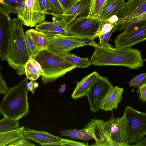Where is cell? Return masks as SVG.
<instances>
[{
	"label": "cell",
	"mask_w": 146,
	"mask_h": 146,
	"mask_svg": "<svg viewBox=\"0 0 146 146\" xmlns=\"http://www.w3.org/2000/svg\"><path fill=\"white\" fill-rule=\"evenodd\" d=\"M106 0H91L88 18L90 20L96 18L105 6Z\"/></svg>",
	"instance_id": "27"
},
{
	"label": "cell",
	"mask_w": 146,
	"mask_h": 146,
	"mask_svg": "<svg viewBox=\"0 0 146 146\" xmlns=\"http://www.w3.org/2000/svg\"><path fill=\"white\" fill-rule=\"evenodd\" d=\"M29 59L33 65L39 72L40 76H41L43 73V71L40 64L33 58H31Z\"/></svg>",
	"instance_id": "42"
},
{
	"label": "cell",
	"mask_w": 146,
	"mask_h": 146,
	"mask_svg": "<svg viewBox=\"0 0 146 146\" xmlns=\"http://www.w3.org/2000/svg\"><path fill=\"white\" fill-rule=\"evenodd\" d=\"M34 81L33 85L34 86L35 88V89L36 88H37L39 86V84L38 83Z\"/></svg>",
	"instance_id": "47"
},
{
	"label": "cell",
	"mask_w": 146,
	"mask_h": 146,
	"mask_svg": "<svg viewBox=\"0 0 146 146\" xmlns=\"http://www.w3.org/2000/svg\"><path fill=\"white\" fill-rule=\"evenodd\" d=\"M0 93L5 95L9 89L3 79L1 72L0 73Z\"/></svg>",
	"instance_id": "39"
},
{
	"label": "cell",
	"mask_w": 146,
	"mask_h": 146,
	"mask_svg": "<svg viewBox=\"0 0 146 146\" xmlns=\"http://www.w3.org/2000/svg\"><path fill=\"white\" fill-rule=\"evenodd\" d=\"M61 56L76 66L77 68H86L92 64L91 61L88 58H80L70 52Z\"/></svg>",
	"instance_id": "26"
},
{
	"label": "cell",
	"mask_w": 146,
	"mask_h": 146,
	"mask_svg": "<svg viewBox=\"0 0 146 146\" xmlns=\"http://www.w3.org/2000/svg\"><path fill=\"white\" fill-rule=\"evenodd\" d=\"M66 85L65 84H61L59 90V92L60 93H64L66 90Z\"/></svg>",
	"instance_id": "45"
},
{
	"label": "cell",
	"mask_w": 146,
	"mask_h": 146,
	"mask_svg": "<svg viewBox=\"0 0 146 146\" xmlns=\"http://www.w3.org/2000/svg\"><path fill=\"white\" fill-rule=\"evenodd\" d=\"M34 81L31 80L30 82H28L27 84V86L28 90L30 91L33 94H34V92L35 90L33 85Z\"/></svg>",
	"instance_id": "43"
},
{
	"label": "cell",
	"mask_w": 146,
	"mask_h": 146,
	"mask_svg": "<svg viewBox=\"0 0 146 146\" xmlns=\"http://www.w3.org/2000/svg\"><path fill=\"white\" fill-rule=\"evenodd\" d=\"M11 19L10 13L0 7V56L2 61L5 60Z\"/></svg>",
	"instance_id": "16"
},
{
	"label": "cell",
	"mask_w": 146,
	"mask_h": 146,
	"mask_svg": "<svg viewBox=\"0 0 146 146\" xmlns=\"http://www.w3.org/2000/svg\"></svg>",
	"instance_id": "50"
},
{
	"label": "cell",
	"mask_w": 146,
	"mask_h": 146,
	"mask_svg": "<svg viewBox=\"0 0 146 146\" xmlns=\"http://www.w3.org/2000/svg\"><path fill=\"white\" fill-rule=\"evenodd\" d=\"M101 23L97 18L90 20L87 16L78 17L67 26L68 35L93 40L96 38Z\"/></svg>",
	"instance_id": "7"
},
{
	"label": "cell",
	"mask_w": 146,
	"mask_h": 146,
	"mask_svg": "<svg viewBox=\"0 0 146 146\" xmlns=\"http://www.w3.org/2000/svg\"><path fill=\"white\" fill-rule=\"evenodd\" d=\"M113 86L107 77L100 75L94 81L86 95L91 111L96 112L100 109L103 100Z\"/></svg>",
	"instance_id": "8"
},
{
	"label": "cell",
	"mask_w": 146,
	"mask_h": 146,
	"mask_svg": "<svg viewBox=\"0 0 146 146\" xmlns=\"http://www.w3.org/2000/svg\"><path fill=\"white\" fill-rule=\"evenodd\" d=\"M146 12V0H129L124 2L116 15L119 19L139 16Z\"/></svg>",
	"instance_id": "14"
},
{
	"label": "cell",
	"mask_w": 146,
	"mask_h": 146,
	"mask_svg": "<svg viewBox=\"0 0 146 146\" xmlns=\"http://www.w3.org/2000/svg\"><path fill=\"white\" fill-rule=\"evenodd\" d=\"M33 58L41 66L43 73L41 78L44 84L54 81L76 67L61 55L47 49L39 50Z\"/></svg>",
	"instance_id": "4"
},
{
	"label": "cell",
	"mask_w": 146,
	"mask_h": 146,
	"mask_svg": "<svg viewBox=\"0 0 146 146\" xmlns=\"http://www.w3.org/2000/svg\"><path fill=\"white\" fill-rule=\"evenodd\" d=\"M61 136H68L72 138L86 141L94 140L93 137L85 128L80 129H71L60 131Z\"/></svg>",
	"instance_id": "25"
},
{
	"label": "cell",
	"mask_w": 146,
	"mask_h": 146,
	"mask_svg": "<svg viewBox=\"0 0 146 146\" xmlns=\"http://www.w3.org/2000/svg\"><path fill=\"white\" fill-rule=\"evenodd\" d=\"M9 146H33V144L29 142L24 137L9 144Z\"/></svg>",
	"instance_id": "35"
},
{
	"label": "cell",
	"mask_w": 146,
	"mask_h": 146,
	"mask_svg": "<svg viewBox=\"0 0 146 146\" xmlns=\"http://www.w3.org/2000/svg\"><path fill=\"white\" fill-rule=\"evenodd\" d=\"M146 22V12L135 17L119 19L114 26V31H123L126 33Z\"/></svg>",
	"instance_id": "19"
},
{
	"label": "cell",
	"mask_w": 146,
	"mask_h": 146,
	"mask_svg": "<svg viewBox=\"0 0 146 146\" xmlns=\"http://www.w3.org/2000/svg\"><path fill=\"white\" fill-rule=\"evenodd\" d=\"M113 27L114 26L111 24L101 23L97 33L96 37L110 31Z\"/></svg>",
	"instance_id": "33"
},
{
	"label": "cell",
	"mask_w": 146,
	"mask_h": 146,
	"mask_svg": "<svg viewBox=\"0 0 146 146\" xmlns=\"http://www.w3.org/2000/svg\"><path fill=\"white\" fill-rule=\"evenodd\" d=\"M23 25L18 18L11 19L5 57L9 65L19 76L25 74V65L30 59Z\"/></svg>",
	"instance_id": "2"
},
{
	"label": "cell",
	"mask_w": 146,
	"mask_h": 146,
	"mask_svg": "<svg viewBox=\"0 0 146 146\" xmlns=\"http://www.w3.org/2000/svg\"><path fill=\"white\" fill-rule=\"evenodd\" d=\"M137 92L139 95V99L143 102H146V84L139 88Z\"/></svg>",
	"instance_id": "38"
},
{
	"label": "cell",
	"mask_w": 146,
	"mask_h": 146,
	"mask_svg": "<svg viewBox=\"0 0 146 146\" xmlns=\"http://www.w3.org/2000/svg\"><path fill=\"white\" fill-rule=\"evenodd\" d=\"M144 61H146V58L144 59Z\"/></svg>",
	"instance_id": "48"
},
{
	"label": "cell",
	"mask_w": 146,
	"mask_h": 146,
	"mask_svg": "<svg viewBox=\"0 0 146 146\" xmlns=\"http://www.w3.org/2000/svg\"><path fill=\"white\" fill-rule=\"evenodd\" d=\"M28 78L26 77L12 87L5 95L0 104V111L4 117L19 120L28 115L29 108L28 101Z\"/></svg>",
	"instance_id": "3"
},
{
	"label": "cell",
	"mask_w": 146,
	"mask_h": 146,
	"mask_svg": "<svg viewBox=\"0 0 146 146\" xmlns=\"http://www.w3.org/2000/svg\"><path fill=\"white\" fill-rule=\"evenodd\" d=\"M19 120L4 117L0 120V133L13 131L19 127Z\"/></svg>",
	"instance_id": "28"
},
{
	"label": "cell",
	"mask_w": 146,
	"mask_h": 146,
	"mask_svg": "<svg viewBox=\"0 0 146 146\" xmlns=\"http://www.w3.org/2000/svg\"><path fill=\"white\" fill-rule=\"evenodd\" d=\"M104 127L107 135L115 146H129L125 138L124 117H111L105 121Z\"/></svg>",
	"instance_id": "10"
},
{
	"label": "cell",
	"mask_w": 146,
	"mask_h": 146,
	"mask_svg": "<svg viewBox=\"0 0 146 146\" xmlns=\"http://www.w3.org/2000/svg\"><path fill=\"white\" fill-rule=\"evenodd\" d=\"M25 39L27 40L31 48L34 56L38 51H39V50L30 34L27 31L25 33Z\"/></svg>",
	"instance_id": "34"
},
{
	"label": "cell",
	"mask_w": 146,
	"mask_h": 146,
	"mask_svg": "<svg viewBox=\"0 0 146 146\" xmlns=\"http://www.w3.org/2000/svg\"><path fill=\"white\" fill-rule=\"evenodd\" d=\"M146 84V72L136 76L129 82V86L130 87L139 88Z\"/></svg>",
	"instance_id": "30"
},
{
	"label": "cell",
	"mask_w": 146,
	"mask_h": 146,
	"mask_svg": "<svg viewBox=\"0 0 146 146\" xmlns=\"http://www.w3.org/2000/svg\"><path fill=\"white\" fill-rule=\"evenodd\" d=\"M62 6L64 12L68 11L77 1V0H58Z\"/></svg>",
	"instance_id": "37"
},
{
	"label": "cell",
	"mask_w": 146,
	"mask_h": 146,
	"mask_svg": "<svg viewBox=\"0 0 146 146\" xmlns=\"http://www.w3.org/2000/svg\"><path fill=\"white\" fill-rule=\"evenodd\" d=\"M50 8L48 13L61 14L64 12V9L58 0H47Z\"/></svg>",
	"instance_id": "31"
},
{
	"label": "cell",
	"mask_w": 146,
	"mask_h": 146,
	"mask_svg": "<svg viewBox=\"0 0 146 146\" xmlns=\"http://www.w3.org/2000/svg\"><path fill=\"white\" fill-rule=\"evenodd\" d=\"M105 121L99 119H92L84 128L93 137L97 146H115L107 135L105 129Z\"/></svg>",
	"instance_id": "13"
},
{
	"label": "cell",
	"mask_w": 146,
	"mask_h": 146,
	"mask_svg": "<svg viewBox=\"0 0 146 146\" xmlns=\"http://www.w3.org/2000/svg\"><path fill=\"white\" fill-rule=\"evenodd\" d=\"M27 31L38 48L39 50L47 49L48 39L46 35L36 29H31Z\"/></svg>",
	"instance_id": "24"
},
{
	"label": "cell",
	"mask_w": 146,
	"mask_h": 146,
	"mask_svg": "<svg viewBox=\"0 0 146 146\" xmlns=\"http://www.w3.org/2000/svg\"><path fill=\"white\" fill-rule=\"evenodd\" d=\"M61 143L62 146H86L87 145L85 143L82 142H77L71 140L65 139H61Z\"/></svg>",
	"instance_id": "36"
},
{
	"label": "cell",
	"mask_w": 146,
	"mask_h": 146,
	"mask_svg": "<svg viewBox=\"0 0 146 146\" xmlns=\"http://www.w3.org/2000/svg\"><path fill=\"white\" fill-rule=\"evenodd\" d=\"M114 31V28L110 31L98 36L99 39V44L101 46L105 47H111L113 46L110 44L108 41L113 32Z\"/></svg>",
	"instance_id": "32"
},
{
	"label": "cell",
	"mask_w": 146,
	"mask_h": 146,
	"mask_svg": "<svg viewBox=\"0 0 146 146\" xmlns=\"http://www.w3.org/2000/svg\"><path fill=\"white\" fill-rule=\"evenodd\" d=\"M124 2L125 0H118L106 5L97 18L104 21L116 15Z\"/></svg>",
	"instance_id": "22"
},
{
	"label": "cell",
	"mask_w": 146,
	"mask_h": 146,
	"mask_svg": "<svg viewBox=\"0 0 146 146\" xmlns=\"http://www.w3.org/2000/svg\"><path fill=\"white\" fill-rule=\"evenodd\" d=\"M53 21H43L35 27V29L48 35H68L66 26L62 19H58L53 17Z\"/></svg>",
	"instance_id": "17"
},
{
	"label": "cell",
	"mask_w": 146,
	"mask_h": 146,
	"mask_svg": "<svg viewBox=\"0 0 146 146\" xmlns=\"http://www.w3.org/2000/svg\"></svg>",
	"instance_id": "49"
},
{
	"label": "cell",
	"mask_w": 146,
	"mask_h": 146,
	"mask_svg": "<svg viewBox=\"0 0 146 146\" xmlns=\"http://www.w3.org/2000/svg\"><path fill=\"white\" fill-rule=\"evenodd\" d=\"M117 0H106L105 6L110 3L116 1Z\"/></svg>",
	"instance_id": "46"
},
{
	"label": "cell",
	"mask_w": 146,
	"mask_h": 146,
	"mask_svg": "<svg viewBox=\"0 0 146 146\" xmlns=\"http://www.w3.org/2000/svg\"><path fill=\"white\" fill-rule=\"evenodd\" d=\"M89 45L95 48L90 59L94 65L121 66L131 69H137L143 64L141 52L136 48L105 47L94 40Z\"/></svg>",
	"instance_id": "1"
},
{
	"label": "cell",
	"mask_w": 146,
	"mask_h": 146,
	"mask_svg": "<svg viewBox=\"0 0 146 146\" xmlns=\"http://www.w3.org/2000/svg\"><path fill=\"white\" fill-rule=\"evenodd\" d=\"M40 4L41 9L43 12L46 14L49 12L50 8L47 0H39Z\"/></svg>",
	"instance_id": "40"
},
{
	"label": "cell",
	"mask_w": 146,
	"mask_h": 146,
	"mask_svg": "<svg viewBox=\"0 0 146 146\" xmlns=\"http://www.w3.org/2000/svg\"><path fill=\"white\" fill-rule=\"evenodd\" d=\"M119 20V18L116 15H114L110 17L107 20L104 21H101L102 23H107L115 25Z\"/></svg>",
	"instance_id": "41"
},
{
	"label": "cell",
	"mask_w": 146,
	"mask_h": 146,
	"mask_svg": "<svg viewBox=\"0 0 146 146\" xmlns=\"http://www.w3.org/2000/svg\"><path fill=\"white\" fill-rule=\"evenodd\" d=\"M46 35L48 39L47 49L60 55L70 52L75 48L89 45L91 41L72 35Z\"/></svg>",
	"instance_id": "6"
},
{
	"label": "cell",
	"mask_w": 146,
	"mask_h": 146,
	"mask_svg": "<svg viewBox=\"0 0 146 146\" xmlns=\"http://www.w3.org/2000/svg\"><path fill=\"white\" fill-rule=\"evenodd\" d=\"M146 40V22L128 33L119 34L115 39V46L116 48L131 47Z\"/></svg>",
	"instance_id": "11"
},
{
	"label": "cell",
	"mask_w": 146,
	"mask_h": 146,
	"mask_svg": "<svg viewBox=\"0 0 146 146\" xmlns=\"http://www.w3.org/2000/svg\"><path fill=\"white\" fill-rule=\"evenodd\" d=\"M23 135L26 139L35 141L42 146H62L61 143V138L46 131L28 129L24 130Z\"/></svg>",
	"instance_id": "15"
},
{
	"label": "cell",
	"mask_w": 146,
	"mask_h": 146,
	"mask_svg": "<svg viewBox=\"0 0 146 146\" xmlns=\"http://www.w3.org/2000/svg\"><path fill=\"white\" fill-rule=\"evenodd\" d=\"M0 6L10 13H20L25 5V0H0Z\"/></svg>",
	"instance_id": "23"
},
{
	"label": "cell",
	"mask_w": 146,
	"mask_h": 146,
	"mask_svg": "<svg viewBox=\"0 0 146 146\" xmlns=\"http://www.w3.org/2000/svg\"><path fill=\"white\" fill-rule=\"evenodd\" d=\"M24 127H19L11 131L0 133V146H7L9 144L24 137Z\"/></svg>",
	"instance_id": "21"
},
{
	"label": "cell",
	"mask_w": 146,
	"mask_h": 146,
	"mask_svg": "<svg viewBox=\"0 0 146 146\" xmlns=\"http://www.w3.org/2000/svg\"><path fill=\"white\" fill-rule=\"evenodd\" d=\"M46 14L41 9L39 0H25L23 10L17 17L24 25L33 27L45 21Z\"/></svg>",
	"instance_id": "9"
},
{
	"label": "cell",
	"mask_w": 146,
	"mask_h": 146,
	"mask_svg": "<svg viewBox=\"0 0 146 146\" xmlns=\"http://www.w3.org/2000/svg\"><path fill=\"white\" fill-rule=\"evenodd\" d=\"M91 0H77V2L69 9L61 14L47 12L58 19H62L66 26L72 22L76 18L88 16L89 11Z\"/></svg>",
	"instance_id": "12"
},
{
	"label": "cell",
	"mask_w": 146,
	"mask_h": 146,
	"mask_svg": "<svg viewBox=\"0 0 146 146\" xmlns=\"http://www.w3.org/2000/svg\"><path fill=\"white\" fill-rule=\"evenodd\" d=\"M25 70L26 77L29 79L33 81L37 80L40 76V74L29 59L26 64Z\"/></svg>",
	"instance_id": "29"
},
{
	"label": "cell",
	"mask_w": 146,
	"mask_h": 146,
	"mask_svg": "<svg viewBox=\"0 0 146 146\" xmlns=\"http://www.w3.org/2000/svg\"><path fill=\"white\" fill-rule=\"evenodd\" d=\"M133 146H146V136L143 138L138 143L132 145Z\"/></svg>",
	"instance_id": "44"
},
{
	"label": "cell",
	"mask_w": 146,
	"mask_h": 146,
	"mask_svg": "<svg viewBox=\"0 0 146 146\" xmlns=\"http://www.w3.org/2000/svg\"><path fill=\"white\" fill-rule=\"evenodd\" d=\"M100 75L94 71L83 78L80 82H77V86L71 95L74 99L82 97L86 95L92 84Z\"/></svg>",
	"instance_id": "20"
},
{
	"label": "cell",
	"mask_w": 146,
	"mask_h": 146,
	"mask_svg": "<svg viewBox=\"0 0 146 146\" xmlns=\"http://www.w3.org/2000/svg\"><path fill=\"white\" fill-rule=\"evenodd\" d=\"M123 89L117 86H113L103 100L100 109L106 111L117 109L122 98Z\"/></svg>",
	"instance_id": "18"
},
{
	"label": "cell",
	"mask_w": 146,
	"mask_h": 146,
	"mask_svg": "<svg viewBox=\"0 0 146 146\" xmlns=\"http://www.w3.org/2000/svg\"><path fill=\"white\" fill-rule=\"evenodd\" d=\"M123 115L125 125L126 140L129 146L139 142L146 135V113L127 106Z\"/></svg>",
	"instance_id": "5"
}]
</instances>
